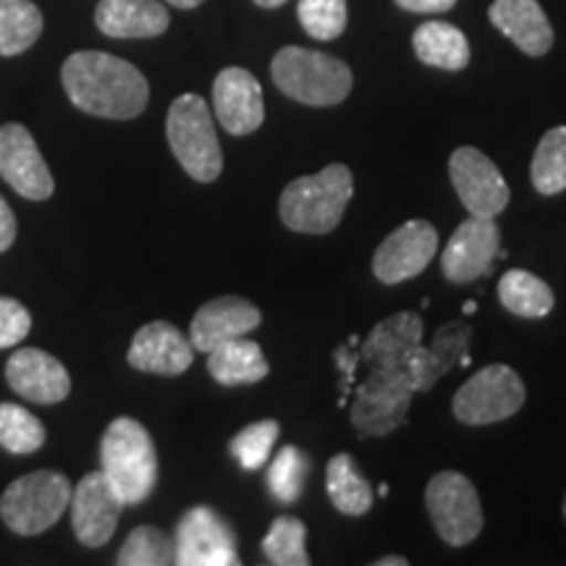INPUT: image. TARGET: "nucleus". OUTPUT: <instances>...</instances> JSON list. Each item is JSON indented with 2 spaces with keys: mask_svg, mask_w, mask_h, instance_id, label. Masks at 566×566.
Segmentation results:
<instances>
[{
  "mask_svg": "<svg viewBox=\"0 0 566 566\" xmlns=\"http://www.w3.org/2000/svg\"><path fill=\"white\" fill-rule=\"evenodd\" d=\"M564 520H566V499H564Z\"/></svg>",
  "mask_w": 566,
  "mask_h": 566,
  "instance_id": "nucleus-43",
  "label": "nucleus"
},
{
  "mask_svg": "<svg viewBox=\"0 0 566 566\" xmlns=\"http://www.w3.org/2000/svg\"><path fill=\"white\" fill-rule=\"evenodd\" d=\"M45 424L30 409L3 401L0 405V446L11 454H34L45 446Z\"/></svg>",
  "mask_w": 566,
  "mask_h": 566,
  "instance_id": "nucleus-30",
  "label": "nucleus"
},
{
  "mask_svg": "<svg viewBox=\"0 0 566 566\" xmlns=\"http://www.w3.org/2000/svg\"><path fill=\"white\" fill-rule=\"evenodd\" d=\"M263 323V313L258 304L244 296H218V300L205 302L192 317L189 328V342L197 352H212L231 338L252 334Z\"/></svg>",
  "mask_w": 566,
  "mask_h": 566,
  "instance_id": "nucleus-18",
  "label": "nucleus"
},
{
  "mask_svg": "<svg viewBox=\"0 0 566 566\" xmlns=\"http://www.w3.org/2000/svg\"><path fill=\"white\" fill-rule=\"evenodd\" d=\"M42 11L32 0H0V55H19L40 40Z\"/></svg>",
  "mask_w": 566,
  "mask_h": 566,
  "instance_id": "nucleus-28",
  "label": "nucleus"
},
{
  "mask_svg": "<svg viewBox=\"0 0 566 566\" xmlns=\"http://www.w3.org/2000/svg\"><path fill=\"white\" fill-rule=\"evenodd\" d=\"M254 3H258L260 9H279V6L286 3V0H254Z\"/></svg>",
  "mask_w": 566,
  "mask_h": 566,
  "instance_id": "nucleus-41",
  "label": "nucleus"
},
{
  "mask_svg": "<svg viewBox=\"0 0 566 566\" xmlns=\"http://www.w3.org/2000/svg\"><path fill=\"white\" fill-rule=\"evenodd\" d=\"M352 195V171L344 163H331L321 174L300 176L283 189L281 221L296 233H331L342 223Z\"/></svg>",
  "mask_w": 566,
  "mask_h": 566,
  "instance_id": "nucleus-3",
  "label": "nucleus"
},
{
  "mask_svg": "<svg viewBox=\"0 0 566 566\" xmlns=\"http://www.w3.org/2000/svg\"><path fill=\"white\" fill-rule=\"evenodd\" d=\"M281 424L275 420H260L247 428L231 441V454L247 472L260 470L271 457L275 441H279Z\"/></svg>",
  "mask_w": 566,
  "mask_h": 566,
  "instance_id": "nucleus-35",
  "label": "nucleus"
},
{
  "mask_svg": "<svg viewBox=\"0 0 566 566\" xmlns=\"http://www.w3.org/2000/svg\"><path fill=\"white\" fill-rule=\"evenodd\" d=\"M216 118L233 137H247L265 122L263 87L247 69L229 66L212 82Z\"/></svg>",
  "mask_w": 566,
  "mask_h": 566,
  "instance_id": "nucleus-16",
  "label": "nucleus"
},
{
  "mask_svg": "<svg viewBox=\"0 0 566 566\" xmlns=\"http://www.w3.org/2000/svg\"><path fill=\"white\" fill-rule=\"evenodd\" d=\"M412 48L424 66L462 71L470 63V42L449 21H424L412 34Z\"/></svg>",
  "mask_w": 566,
  "mask_h": 566,
  "instance_id": "nucleus-25",
  "label": "nucleus"
},
{
  "mask_svg": "<svg viewBox=\"0 0 566 566\" xmlns=\"http://www.w3.org/2000/svg\"><path fill=\"white\" fill-rule=\"evenodd\" d=\"M412 394L415 386L407 367L370 370L354 391L352 424L363 438L391 436L407 422Z\"/></svg>",
  "mask_w": 566,
  "mask_h": 566,
  "instance_id": "nucleus-7",
  "label": "nucleus"
},
{
  "mask_svg": "<svg viewBox=\"0 0 566 566\" xmlns=\"http://www.w3.org/2000/svg\"><path fill=\"white\" fill-rule=\"evenodd\" d=\"M527 391L509 365H488L454 396V415L464 424L504 422L525 407Z\"/></svg>",
  "mask_w": 566,
  "mask_h": 566,
  "instance_id": "nucleus-9",
  "label": "nucleus"
},
{
  "mask_svg": "<svg viewBox=\"0 0 566 566\" xmlns=\"http://www.w3.org/2000/svg\"><path fill=\"white\" fill-rule=\"evenodd\" d=\"M174 564L179 566H233L239 564L237 535L210 506H195L181 516L174 535Z\"/></svg>",
  "mask_w": 566,
  "mask_h": 566,
  "instance_id": "nucleus-10",
  "label": "nucleus"
},
{
  "mask_svg": "<svg viewBox=\"0 0 566 566\" xmlns=\"http://www.w3.org/2000/svg\"><path fill=\"white\" fill-rule=\"evenodd\" d=\"M533 187L537 195L554 197L566 189V126H554L537 142L533 166Z\"/></svg>",
  "mask_w": 566,
  "mask_h": 566,
  "instance_id": "nucleus-29",
  "label": "nucleus"
},
{
  "mask_svg": "<svg viewBox=\"0 0 566 566\" xmlns=\"http://www.w3.org/2000/svg\"><path fill=\"white\" fill-rule=\"evenodd\" d=\"M0 179L24 200L42 202L53 195V174L27 126H0Z\"/></svg>",
  "mask_w": 566,
  "mask_h": 566,
  "instance_id": "nucleus-13",
  "label": "nucleus"
},
{
  "mask_svg": "<svg viewBox=\"0 0 566 566\" xmlns=\"http://www.w3.org/2000/svg\"><path fill=\"white\" fill-rule=\"evenodd\" d=\"M438 252V231L433 223L415 218L399 226L391 237L384 239V244L375 250L373 273L380 283H405L417 279L422 271H428L430 260Z\"/></svg>",
  "mask_w": 566,
  "mask_h": 566,
  "instance_id": "nucleus-12",
  "label": "nucleus"
},
{
  "mask_svg": "<svg viewBox=\"0 0 566 566\" xmlns=\"http://www.w3.org/2000/svg\"><path fill=\"white\" fill-rule=\"evenodd\" d=\"M307 457L294 446H283L279 457L273 459L271 472H268V485H271L273 499L279 504H294L304 491V480H307Z\"/></svg>",
  "mask_w": 566,
  "mask_h": 566,
  "instance_id": "nucleus-33",
  "label": "nucleus"
},
{
  "mask_svg": "<svg viewBox=\"0 0 566 566\" xmlns=\"http://www.w3.org/2000/svg\"><path fill=\"white\" fill-rule=\"evenodd\" d=\"M126 359L139 373L181 375L195 363V346L174 323L155 321L137 331Z\"/></svg>",
  "mask_w": 566,
  "mask_h": 566,
  "instance_id": "nucleus-19",
  "label": "nucleus"
},
{
  "mask_svg": "<svg viewBox=\"0 0 566 566\" xmlns=\"http://www.w3.org/2000/svg\"><path fill=\"white\" fill-rule=\"evenodd\" d=\"M422 317L409 310L386 317L367 334L359 349V363H365L367 370L407 367L409 357L422 344Z\"/></svg>",
  "mask_w": 566,
  "mask_h": 566,
  "instance_id": "nucleus-21",
  "label": "nucleus"
},
{
  "mask_svg": "<svg viewBox=\"0 0 566 566\" xmlns=\"http://www.w3.org/2000/svg\"><path fill=\"white\" fill-rule=\"evenodd\" d=\"M71 483L61 472L40 470L13 480L0 495V520L11 533L32 537L51 530L71 501Z\"/></svg>",
  "mask_w": 566,
  "mask_h": 566,
  "instance_id": "nucleus-6",
  "label": "nucleus"
},
{
  "mask_svg": "<svg viewBox=\"0 0 566 566\" xmlns=\"http://www.w3.org/2000/svg\"><path fill=\"white\" fill-rule=\"evenodd\" d=\"M32 315L24 304L11 300V296H0V349L17 346L30 336Z\"/></svg>",
  "mask_w": 566,
  "mask_h": 566,
  "instance_id": "nucleus-36",
  "label": "nucleus"
},
{
  "mask_svg": "<svg viewBox=\"0 0 566 566\" xmlns=\"http://www.w3.org/2000/svg\"><path fill=\"white\" fill-rule=\"evenodd\" d=\"M174 541L158 527H137L118 551V566H168L174 564Z\"/></svg>",
  "mask_w": 566,
  "mask_h": 566,
  "instance_id": "nucleus-32",
  "label": "nucleus"
},
{
  "mask_svg": "<svg viewBox=\"0 0 566 566\" xmlns=\"http://www.w3.org/2000/svg\"><path fill=\"white\" fill-rule=\"evenodd\" d=\"M488 17L495 30L533 59H541L554 48V27L537 0H493Z\"/></svg>",
  "mask_w": 566,
  "mask_h": 566,
  "instance_id": "nucleus-22",
  "label": "nucleus"
},
{
  "mask_svg": "<svg viewBox=\"0 0 566 566\" xmlns=\"http://www.w3.org/2000/svg\"><path fill=\"white\" fill-rule=\"evenodd\" d=\"M61 82L76 108L113 122L137 118L150 101L145 74L129 61L103 51L71 53L61 69Z\"/></svg>",
  "mask_w": 566,
  "mask_h": 566,
  "instance_id": "nucleus-1",
  "label": "nucleus"
},
{
  "mask_svg": "<svg viewBox=\"0 0 566 566\" xmlns=\"http://www.w3.org/2000/svg\"><path fill=\"white\" fill-rule=\"evenodd\" d=\"M271 76L283 95L313 108H328L349 97L352 69L344 61L307 48H281L271 63Z\"/></svg>",
  "mask_w": 566,
  "mask_h": 566,
  "instance_id": "nucleus-4",
  "label": "nucleus"
},
{
  "mask_svg": "<svg viewBox=\"0 0 566 566\" xmlns=\"http://www.w3.org/2000/svg\"><path fill=\"white\" fill-rule=\"evenodd\" d=\"M501 252V231L493 218L470 216L451 233L441 254V271L451 283H472L493 271L495 254Z\"/></svg>",
  "mask_w": 566,
  "mask_h": 566,
  "instance_id": "nucleus-14",
  "label": "nucleus"
},
{
  "mask_svg": "<svg viewBox=\"0 0 566 566\" xmlns=\"http://www.w3.org/2000/svg\"><path fill=\"white\" fill-rule=\"evenodd\" d=\"M399 9L409 13H443L457 6V0H394Z\"/></svg>",
  "mask_w": 566,
  "mask_h": 566,
  "instance_id": "nucleus-38",
  "label": "nucleus"
},
{
  "mask_svg": "<svg viewBox=\"0 0 566 566\" xmlns=\"http://www.w3.org/2000/svg\"><path fill=\"white\" fill-rule=\"evenodd\" d=\"M168 6H176V9H184V11H189V9H197V6H202L205 0H166Z\"/></svg>",
  "mask_w": 566,
  "mask_h": 566,
  "instance_id": "nucleus-40",
  "label": "nucleus"
},
{
  "mask_svg": "<svg viewBox=\"0 0 566 566\" xmlns=\"http://www.w3.org/2000/svg\"><path fill=\"white\" fill-rule=\"evenodd\" d=\"M103 475L124 506L147 501L158 483V454L145 424L132 417H116L101 441Z\"/></svg>",
  "mask_w": 566,
  "mask_h": 566,
  "instance_id": "nucleus-2",
  "label": "nucleus"
},
{
  "mask_svg": "<svg viewBox=\"0 0 566 566\" xmlns=\"http://www.w3.org/2000/svg\"><path fill=\"white\" fill-rule=\"evenodd\" d=\"M470 323L451 321L436 331L430 346H417L407 363V373L412 378L415 391H430L446 373L454 370L457 365L470 363Z\"/></svg>",
  "mask_w": 566,
  "mask_h": 566,
  "instance_id": "nucleus-20",
  "label": "nucleus"
},
{
  "mask_svg": "<svg viewBox=\"0 0 566 566\" xmlns=\"http://www.w3.org/2000/svg\"><path fill=\"white\" fill-rule=\"evenodd\" d=\"M13 242H17V216H13L9 202L0 197V252L11 250Z\"/></svg>",
  "mask_w": 566,
  "mask_h": 566,
  "instance_id": "nucleus-37",
  "label": "nucleus"
},
{
  "mask_svg": "<svg viewBox=\"0 0 566 566\" xmlns=\"http://www.w3.org/2000/svg\"><path fill=\"white\" fill-rule=\"evenodd\" d=\"M409 562L405 556H384V558H378V562H375V566H407Z\"/></svg>",
  "mask_w": 566,
  "mask_h": 566,
  "instance_id": "nucleus-39",
  "label": "nucleus"
},
{
  "mask_svg": "<svg viewBox=\"0 0 566 566\" xmlns=\"http://www.w3.org/2000/svg\"><path fill=\"white\" fill-rule=\"evenodd\" d=\"M71 525L82 546L101 548L118 527L124 501L118 499L103 472H90L71 491Z\"/></svg>",
  "mask_w": 566,
  "mask_h": 566,
  "instance_id": "nucleus-15",
  "label": "nucleus"
},
{
  "mask_svg": "<svg viewBox=\"0 0 566 566\" xmlns=\"http://www.w3.org/2000/svg\"><path fill=\"white\" fill-rule=\"evenodd\" d=\"M296 17L310 38L331 42L346 30V0H300Z\"/></svg>",
  "mask_w": 566,
  "mask_h": 566,
  "instance_id": "nucleus-34",
  "label": "nucleus"
},
{
  "mask_svg": "<svg viewBox=\"0 0 566 566\" xmlns=\"http://www.w3.org/2000/svg\"><path fill=\"white\" fill-rule=\"evenodd\" d=\"M475 310H478L475 302H467V304H464V315H467V313H475Z\"/></svg>",
  "mask_w": 566,
  "mask_h": 566,
  "instance_id": "nucleus-42",
  "label": "nucleus"
},
{
  "mask_svg": "<svg viewBox=\"0 0 566 566\" xmlns=\"http://www.w3.org/2000/svg\"><path fill=\"white\" fill-rule=\"evenodd\" d=\"M424 506L443 543L462 548L483 530V506L472 480L457 470H443L428 483Z\"/></svg>",
  "mask_w": 566,
  "mask_h": 566,
  "instance_id": "nucleus-8",
  "label": "nucleus"
},
{
  "mask_svg": "<svg viewBox=\"0 0 566 566\" xmlns=\"http://www.w3.org/2000/svg\"><path fill=\"white\" fill-rule=\"evenodd\" d=\"M6 380L19 396L34 405H61L71 394V378L53 354L32 349L13 352L6 363Z\"/></svg>",
  "mask_w": 566,
  "mask_h": 566,
  "instance_id": "nucleus-17",
  "label": "nucleus"
},
{
  "mask_svg": "<svg viewBox=\"0 0 566 566\" xmlns=\"http://www.w3.org/2000/svg\"><path fill=\"white\" fill-rule=\"evenodd\" d=\"M168 145L181 163V168L195 181H216L223 171L221 142L216 137L210 105L195 92L179 95L168 108L166 118Z\"/></svg>",
  "mask_w": 566,
  "mask_h": 566,
  "instance_id": "nucleus-5",
  "label": "nucleus"
},
{
  "mask_svg": "<svg viewBox=\"0 0 566 566\" xmlns=\"http://www.w3.org/2000/svg\"><path fill=\"white\" fill-rule=\"evenodd\" d=\"M449 176L470 216L495 218L506 210L509 200H512L509 184L501 176L499 166L478 147L454 150L449 160Z\"/></svg>",
  "mask_w": 566,
  "mask_h": 566,
  "instance_id": "nucleus-11",
  "label": "nucleus"
},
{
  "mask_svg": "<svg viewBox=\"0 0 566 566\" xmlns=\"http://www.w3.org/2000/svg\"><path fill=\"white\" fill-rule=\"evenodd\" d=\"M325 488H328L331 504L346 516H363L373 509V485L367 483L349 454H336L331 459L328 470H325Z\"/></svg>",
  "mask_w": 566,
  "mask_h": 566,
  "instance_id": "nucleus-26",
  "label": "nucleus"
},
{
  "mask_svg": "<svg viewBox=\"0 0 566 566\" xmlns=\"http://www.w3.org/2000/svg\"><path fill=\"white\" fill-rule=\"evenodd\" d=\"M499 300L509 313L516 317H527V321L546 317L556 304V296L551 292L548 283L537 279L535 273L520 271V268L504 273V279L499 283Z\"/></svg>",
  "mask_w": 566,
  "mask_h": 566,
  "instance_id": "nucleus-27",
  "label": "nucleus"
},
{
  "mask_svg": "<svg viewBox=\"0 0 566 566\" xmlns=\"http://www.w3.org/2000/svg\"><path fill=\"white\" fill-rule=\"evenodd\" d=\"M208 370L216 378V384L233 388L260 384L271 373V365H268L260 344L239 336L208 352Z\"/></svg>",
  "mask_w": 566,
  "mask_h": 566,
  "instance_id": "nucleus-24",
  "label": "nucleus"
},
{
  "mask_svg": "<svg viewBox=\"0 0 566 566\" xmlns=\"http://www.w3.org/2000/svg\"><path fill=\"white\" fill-rule=\"evenodd\" d=\"M97 30L116 40L160 38L171 24L160 0H101L95 9Z\"/></svg>",
  "mask_w": 566,
  "mask_h": 566,
  "instance_id": "nucleus-23",
  "label": "nucleus"
},
{
  "mask_svg": "<svg viewBox=\"0 0 566 566\" xmlns=\"http://www.w3.org/2000/svg\"><path fill=\"white\" fill-rule=\"evenodd\" d=\"M307 527L296 516H275L271 530L263 537V554L275 566H307L310 556L304 548Z\"/></svg>",
  "mask_w": 566,
  "mask_h": 566,
  "instance_id": "nucleus-31",
  "label": "nucleus"
}]
</instances>
